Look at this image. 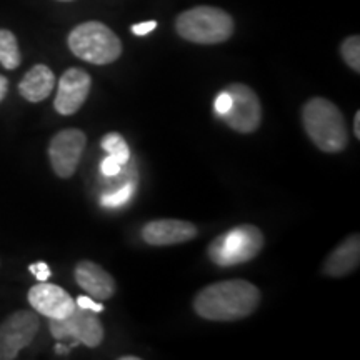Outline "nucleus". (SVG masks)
<instances>
[{
  "instance_id": "13",
  "label": "nucleus",
  "mask_w": 360,
  "mask_h": 360,
  "mask_svg": "<svg viewBox=\"0 0 360 360\" xmlns=\"http://www.w3.org/2000/svg\"><path fill=\"white\" fill-rule=\"evenodd\" d=\"M75 282L79 283L80 289L96 300H107L115 294V281L114 277L102 269L101 265L90 260H82L75 265Z\"/></svg>"
},
{
  "instance_id": "16",
  "label": "nucleus",
  "mask_w": 360,
  "mask_h": 360,
  "mask_svg": "<svg viewBox=\"0 0 360 360\" xmlns=\"http://www.w3.org/2000/svg\"><path fill=\"white\" fill-rule=\"evenodd\" d=\"M22 56L17 37L11 30L0 29V64L7 70H13L20 65Z\"/></svg>"
},
{
  "instance_id": "15",
  "label": "nucleus",
  "mask_w": 360,
  "mask_h": 360,
  "mask_svg": "<svg viewBox=\"0 0 360 360\" xmlns=\"http://www.w3.org/2000/svg\"><path fill=\"white\" fill-rule=\"evenodd\" d=\"M56 87V75L47 65L37 64L34 65L19 84L20 96L29 102H42L52 94Z\"/></svg>"
},
{
  "instance_id": "26",
  "label": "nucleus",
  "mask_w": 360,
  "mask_h": 360,
  "mask_svg": "<svg viewBox=\"0 0 360 360\" xmlns=\"http://www.w3.org/2000/svg\"><path fill=\"white\" fill-rule=\"evenodd\" d=\"M354 134L355 137L360 139V112H357L354 117Z\"/></svg>"
},
{
  "instance_id": "5",
  "label": "nucleus",
  "mask_w": 360,
  "mask_h": 360,
  "mask_svg": "<svg viewBox=\"0 0 360 360\" xmlns=\"http://www.w3.org/2000/svg\"><path fill=\"white\" fill-rule=\"evenodd\" d=\"M264 247V233L255 225L245 224L220 233L210 242L207 254L219 267L245 264L255 259Z\"/></svg>"
},
{
  "instance_id": "11",
  "label": "nucleus",
  "mask_w": 360,
  "mask_h": 360,
  "mask_svg": "<svg viewBox=\"0 0 360 360\" xmlns=\"http://www.w3.org/2000/svg\"><path fill=\"white\" fill-rule=\"evenodd\" d=\"M29 304L35 312L49 319H65L77 307L75 300L62 287L47 281L39 282L29 290Z\"/></svg>"
},
{
  "instance_id": "29",
  "label": "nucleus",
  "mask_w": 360,
  "mask_h": 360,
  "mask_svg": "<svg viewBox=\"0 0 360 360\" xmlns=\"http://www.w3.org/2000/svg\"><path fill=\"white\" fill-rule=\"evenodd\" d=\"M58 2H74V0H58Z\"/></svg>"
},
{
  "instance_id": "18",
  "label": "nucleus",
  "mask_w": 360,
  "mask_h": 360,
  "mask_svg": "<svg viewBox=\"0 0 360 360\" xmlns=\"http://www.w3.org/2000/svg\"><path fill=\"white\" fill-rule=\"evenodd\" d=\"M340 53L354 72H360V37L359 35H350L342 42Z\"/></svg>"
},
{
  "instance_id": "4",
  "label": "nucleus",
  "mask_w": 360,
  "mask_h": 360,
  "mask_svg": "<svg viewBox=\"0 0 360 360\" xmlns=\"http://www.w3.org/2000/svg\"><path fill=\"white\" fill-rule=\"evenodd\" d=\"M70 52L94 65H107L122 56V42L105 24L97 20L75 27L67 39Z\"/></svg>"
},
{
  "instance_id": "22",
  "label": "nucleus",
  "mask_w": 360,
  "mask_h": 360,
  "mask_svg": "<svg viewBox=\"0 0 360 360\" xmlns=\"http://www.w3.org/2000/svg\"><path fill=\"white\" fill-rule=\"evenodd\" d=\"M30 272L34 274L35 278H37L39 282H45L49 281V277H51V267H49L45 262H37V264H32L29 267Z\"/></svg>"
},
{
  "instance_id": "8",
  "label": "nucleus",
  "mask_w": 360,
  "mask_h": 360,
  "mask_svg": "<svg viewBox=\"0 0 360 360\" xmlns=\"http://www.w3.org/2000/svg\"><path fill=\"white\" fill-rule=\"evenodd\" d=\"M40 328V319L30 310H19L0 323V360H13L32 344Z\"/></svg>"
},
{
  "instance_id": "9",
  "label": "nucleus",
  "mask_w": 360,
  "mask_h": 360,
  "mask_svg": "<svg viewBox=\"0 0 360 360\" xmlns=\"http://www.w3.org/2000/svg\"><path fill=\"white\" fill-rule=\"evenodd\" d=\"M87 137L79 129H65L52 137L49 146V159L52 169L60 179H69L77 170L82 159Z\"/></svg>"
},
{
  "instance_id": "14",
  "label": "nucleus",
  "mask_w": 360,
  "mask_h": 360,
  "mask_svg": "<svg viewBox=\"0 0 360 360\" xmlns=\"http://www.w3.org/2000/svg\"><path fill=\"white\" fill-rule=\"evenodd\" d=\"M360 264V237L352 233L337 245L323 264V274L328 277H344L354 272Z\"/></svg>"
},
{
  "instance_id": "10",
  "label": "nucleus",
  "mask_w": 360,
  "mask_h": 360,
  "mask_svg": "<svg viewBox=\"0 0 360 360\" xmlns=\"http://www.w3.org/2000/svg\"><path fill=\"white\" fill-rule=\"evenodd\" d=\"M90 87H92V79L84 69L72 67L62 74L58 80L57 96L53 101V107L60 115H72L79 112L84 102L87 101Z\"/></svg>"
},
{
  "instance_id": "1",
  "label": "nucleus",
  "mask_w": 360,
  "mask_h": 360,
  "mask_svg": "<svg viewBox=\"0 0 360 360\" xmlns=\"http://www.w3.org/2000/svg\"><path fill=\"white\" fill-rule=\"evenodd\" d=\"M259 304L260 290L257 287L236 278L204 287L193 299V310L205 321L236 322L254 314Z\"/></svg>"
},
{
  "instance_id": "17",
  "label": "nucleus",
  "mask_w": 360,
  "mask_h": 360,
  "mask_svg": "<svg viewBox=\"0 0 360 360\" xmlns=\"http://www.w3.org/2000/svg\"><path fill=\"white\" fill-rule=\"evenodd\" d=\"M101 146L107 154L119 160L122 165L129 164L130 162V148L127 146V142H125V139L120 134L110 132L103 135Z\"/></svg>"
},
{
  "instance_id": "7",
  "label": "nucleus",
  "mask_w": 360,
  "mask_h": 360,
  "mask_svg": "<svg viewBox=\"0 0 360 360\" xmlns=\"http://www.w3.org/2000/svg\"><path fill=\"white\" fill-rule=\"evenodd\" d=\"M232 98L231 109L220 115L231 129L240 134H252L262 122V105L257 94L245 84H231L225 87Z\"/></svg>"
},
{
  "instance_id": "21",
  "label": "nucleus",
  "mask_w": 360,
  "mask_h": 360,
  "mask_svg": "<svg viewBox=\"0 0 360 360\" xmlns=\"http://www.w3.org/2000/svg\"><path fill=\"white\" fill-rule=\"evenodd\" d=\"M75 304H77V307L94 310V312H97V314L103 312V305L101 302H97L96 299H92V297L80 295V297H77V300H75Z\"/></svg>"
},
{
  "instance_id": "27",
  "label": "nucleus",
  "mask_w": 360,
  "mask_h": 360,
  "mask_svg": "<svg viewBox=\"0 0 360 360\" xmlns=\"http://www.w3.org/2000/svg\"><path fill=\"white\" fill-rule=\"evenodd\" d=\"M69 349H70V347H64V345H62V342H58V344L56 345V352H57V354H62V355L69 354Z\"/></svg>"
},
{
  "instance_id": "12",
  "label": "nucleus",
  "mask_w": 360,
  "mask_h": 360,
  "mask_svg": "<svg viewBox=\"0 0 360 360\" xmlns=\"http://www.w3.org/2000/svg\"><path fill=\"white\" fill-rule=\"evenodd\" d=\"M142 238L148 245L165 247L184 244L197 237V227L187 220L159 219L142 227Z\"/></svg>"
},
{
  "instance_id": "24",
  "label": "nucleus",
  "mask_w": 360,
  "mask_h": 360,
  "mask_svg": "<svg viewBox=\"0 0 360 360\" xmlns=\"http://www.w3.org/2000/svg\"><path fill=\"white\" fill-rule=\"evenodd\" d=\"M157 22L155 20H148V22H142V24H135L132 25V34L134 35H147L150 34L152 30H155Z\"/></svg>"
},
{
  "instance_id": "23",
  "label": "nucleus",
  "mask_w": 360,
  "mask_h": 360,
  "mask_svg": "<svg viewBox=\"0 0 360 360\" xmlns=\"http://www.w3.org/2000/svg\"><path fill=\"white\" fill-rule=\"evenodd\" d=\"M231 103H232V98H231V96H229L227 90L220 92L217 98H215V110H217V114L224 115L225 112L231 109Z\"/></svg>"
},
{
  "instance_id": "20",
  "label": "nucleus",
  "mask_w": 360,
  "mask_h": 360,
  "mask_svg": "<svg viewBox=\"0 0 360 360\" xmlns=\"http://www.w3.org/2000/svg\"><path fill=\"white\" fill-rule=\"evenodd\" d=\"M122 167H124V165L120 164V162L117 159H114L112 155L105 157V159H103L102 164H101V170H102V174L105 175V177H114V175H117L120 172V170H122Z\"/></svg>"
},
{
  "instance_id": "28",
  "label": "nucleus",
  "mask_w": 360,
  "mask_h": 360,
  "mask_svg": "<svg viewBox=\"0 0 360 360\" xmlns=\"http://www.w3.org/2000/svg\"><path fill=\"white\" fill-rule=\"evenodd\" d=\"M141 357H137V355H124V357H120V360H139Z\"/></svg>"
},
{
  "instance_id": "25",
  "label": "nucleus",
  "mask_w": 360,
  "mask_h": 360,
  "mask_svg": "<svg viewBox=\"0 0 360 360\" xmlns=\"http://www.w3.org/2000/svg\"><path fill=\"white\" fill-rule=\"evenodd\" d=\"M7 92H8V80L4 77V75H0V102L6 98Z\"/></svg>"
},
{
  "instance_id": "3",
  "label": "nucleus",
  "mask_w": 360,
  "mask_h": 360,
  "mask_svg": "<svg viewBox=\"0 0 360 360\" xmlns=\"http://www.w3.org/2000/svg\"><path fill=\"white\" fill-rule=\"evenodd\" d=\"M233 19L222 8L199 6L182 12L175 20V30L192 44L215 45L232 37Z\"/></svg>"
},
{
  "instance_id": "2",
  "label": "nucleus",
  "mask_w": 360,
  "mask_h": 360,
  "mask_svg": "<svg viewBox=\"0 0 360 360\" xmlns=\"http://www.w3.org/2000/svg\"><path fill=\"white\" fill-rule=\"evenodd\" d=\"M302 122L309 139L327 154L342 152L349 143L345 119L334 102L323 97H314L305 102Z\"/></svg>"
},
{
  "instance_id": "19",
  "label": "nucleus",
  "mask_w": 360,
  "mask_h": 360,
  "mask_svg": "<svg viewBox=\"0 0 360 360\" xmlns=\"http://www.w3.org/2000/svg\"><path fill=\"white\" fill-rule=\"evenodd\" d=\"M134 191H135V182L125 184L124 187L115 188V191H112V192H107L105 195L101 199V204L103 207H107V209L124 205L125 202H129L130 197L134 195Z\"/></svg>"
},
{
  "instance_id": "6",
  "label": "nucleus",
  "mask_w": 360,
  "mask_h": 360,
  "mask_svg": "<svg viewBox=\"0 0 360 360\" xmlns=\"http://www.w3.org/2000/svg\"><path fill=\"white\" fill-rule=\"evenodd\" d=\"M49 328L53 339L58 342L72 339L90 349L98 347L103 340V327L97 312L82 307H75L65 319H51Z\"/></svg>"
}]
</instances>
